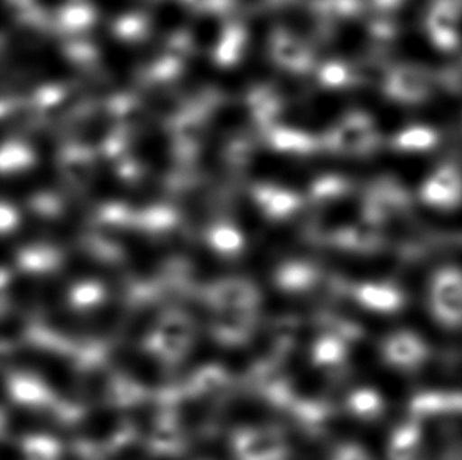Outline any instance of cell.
<instances>
[{
    "instance_id": "6da1fadb",
    "label": "cell",
    "mask_w": 462,
    "mask_h": 460,
    "mask_svg": "<svg viewBox=\"0 0 462 460\" xmlns=\"http://www.w3.org/2000/svg\"><path fill=\"white\" fill-rule=\"evenodd\" d=\"M193 341V318L187 312L171 309L156 320L143 345L147 354L162 364L174 366L187 356Z\"/></svg>"
},
{
    "instance_id": "7a4b0ae2",
    "label": "cell",
    "mask_w": 462,
    "mask_h": 460,
    "mask_svg": "<svg viewBox=\"0 0 462 460\" xmlns=\"http://www.w3.org/2000/svg\"><path fill=\"white\" fill-rule=\"evenodd\" d=\"M6 388L13 402L27 410L51 413L63 423H71L81 417L82 410L78 405L62 400L52 386L33 373H10Z\"/></svg>"
},
{
    "instance_id": "3957f363",
    "label": "cell",
    "mask_w": 462,
    "mask_h": 460,
    "mask_svg": "<svg viewBox=\"0 0 462 460\" xmlns=\"http://www.w3.org/2000/svg\"><path fill=\"white\" fill-rule=\"evenodd\" d=\"M202 299L213 312L257 311L261 292L250 280L231 276L207 284Z\"/></svg>"
},
{
    "instance_id": "277c9868",
    "label": "cell",
    "mask_w": 462,
    "mask_h": 460,
    "mask_svg": "<svg viewBox=\"0 0 462 460\" xmlns=\"http://www.w3.org/2000/svg\"><path fill=\"white\" fill-rule=\"evenodd\" d=\"M232 453L236 460H288V445L278 430L256 426L238 428L232 434Z\"/></svg>"
},
{
    "instance_id": "5b68a950",
    "label": "cell",
    "mask_w": 462,
    "mask_h": 460,
    "mask_svg": "<svg viewBox=\"0 0 462 460\" xmlns=\"http://www.w3.org/2000/svg\"><path fill=\"white\" fill-rule=\"evenodd\" d=\"M257 311L215 312L212 336L226 347H238L248 343L256 330Z\"/></svg>"
},
{
    "instance_id": "8992f818",
    "label": "cell",
    "mask_w": 462,
    "mask_h": 460,
    "mask_svg": "<svg viewBox=\"0 0 462 460\" xmlns=\"http://www.w3.org/2000/svg\"><path fill=\"white\" fill-rule=\"evenodd\" d=\"M187 440L174 411L164 410L155 421L149 437L151 453L160 457H175L185 451Z\"/></svg>"
},
{
    "instance_id": "52a82bcc",
    "label": "cell",
    "mask_w": 462,
    "mask_h": 460,
    "mask_svg": "<svg viewBox=\"0 0 462 460\" xmlns=\"http://www.w3.org/2000/svg\"><path fill=\"white\" fill-rule=\"evenodd\" d=\"M109 299L106 286L97 280H81L69 287V306L78 314H92L106 305Z\"/></svg>"
},
{
    "instance_id": "ba28073f",
    "label": "cell",
    "mask_w": 462,
    "mask_h": 460,
    "mask_svg": "<svg viewBox=\"0 0 462 460\" xmlns=\"http://www.w3.org/2000/svg\"><path fill=\"white\" fill-rule=\"evenodd\" d=\"M229 373L219 364H206L199 367L188 379V392L193 398H213L227 390Z\"/></svg>"
},
{
    "instance_id": "9c48e42d",
    "label": "cell",
    "mask_w": 462,
    "mask_h": 460,
    "mask_svg": "<svg viewBox=\"0 0 462 460\" xmlns=\"http://www.w3.org/2000/svg\"><path fill=\"white\" fill-rule=\"evenodd\" d=\"M318 273L311 265L303 262H289L276 270L273 274V282L276 289L291 295L308 292L316 284Z\"/></svg>"
},
{
    "instance_id": "30bf717a",
    "label": "cell",
    "mask_w": 462,
    "mask_h": 460,
    "mask_svg": "<svg viewBox=\"0 0 462 460\" xmlns=\"http://www.w3.org/2000/svg\"><path fill=\"white\" fill-rule=\"evenodd\" d=\"M147 398V388L126 375H114L106 386V400L116 407L143 404Z\"/></svg>"
},
{
    "instance_id": "8fae6325",
    "label": "cell",
    "mask_w": 462,
    "mask_h": 460,
    "mask_svg": "<svg viewBox=\"0 0 462 460\" xmlns=\"http://www.w3.org/2000/svg\"><path fill=\"white\" fill-rule=\"evenodd\" d=\"M19 449L24 460H62V443L46 434H29L23 437Z\"/></svg>"
},
{
    "instance_id": "7c38bea8",
    "label": "cell",
    "mask_w": 462,
    "mask_h": 460,
    "mask_svg": "<svg viewBox=\"0 0 462 460\" xmlns=\"http://www.w3.org/2000/svg\"><path fill=\"white\" fill-rule=\"evenodd\" d=\"M18 265L25 274L48 276L62 265L60 255L51 249H27L18 257Z\"/></svg>"
},
{
    "instance_id": "4fadbf2b",
    "label": "cell",
    "mask_w": 462,
    "mask_h": 460,
    "mask_svg": "<svg viewBox=\"0 0 462 460\" xmlns=\"http://www.w3.org/2000/svg\"><path fill=\"white\" fill-rule=\"evenodd\" d=\"M339 350L337 343L333 337L325 336L319 339L312 348V364L318 367H328L335 364Z\"/></svg>"
},
{
    "instance_id": "5bb4252c",
    "label": "cell",
    "mask_w": 462,
    "mask_h": 460,
    "mask_svg": "<svg viewBox=\"0 0 462 460\" xmlns=\"http://www.w3.org/2000/svg\"><path fill=\"white\" fill-rule=\"evenodd\" d=\"M32 336L40 337V343H42V345H44V347H46V345H48L51 341V337H48V335H46L43 330L33 331V333H32ZM38 337H35V339H38ZM54 348H63V350H69V352H73V350H71V345L62 344L60 341H59V339H54ZM73 354H75V352H73Z\"/></svg>"
}]
</instances>
